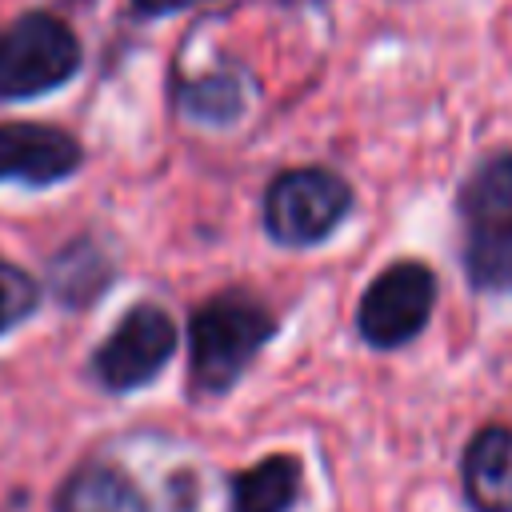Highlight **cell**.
<instances>
[{
	"mask_svg": "<svg viewBox=\"0 0 512 512\" xmlns=\"http://www.w3.org/2000/svg\"><path fill=\"white\" fill-rule=\"evenodd\" d=\"M300 500V460L264 456L232 476V512H288Z\"/></svg>",
	"mask_w": 512,
	"mask_h": 512,
	"instance_id": "cell-9",
	"label": "cell"
},
{
	"mask_svg": "<svg viewBox=\"0 0 512 512\" xmlns=\"http://www.w3.org/2000/svg\"><path fill=\"white\" fill-rule=\"evenodd\" d=\"M460 480L476 512H512V428H480L464 448Z\"/></svg>",
	"mask_w": 512,
	"mask_h": 512,
	"instance_id": "cell-7",
	"label": "cell"
},
{
	"mask_svg": "<svg viewBox=\"0 0 512 512\" xmlns=\"http://www.w3.org/2000/svg\"><path fill=\"white\" fill-rule=\"evenodd\" d=\"M80 168V144L52 124H0V180L56 184Z\"/></svg>",
	"mask_w": 512,
	"mask_h": 512,
	"instance_id": "cell-6",
	"label": "cell"
},
{
	"mask_svg": "<svg viewBox=\"0 0 512 512\" xmlns=\"http://www.w3.org/2000/svg\"><path fill=\"white\" fill-rule=\"evenodd\" d=\"M76 68H80V40L56 16L28 12L0 32V100H28L52 92Z\"/></svg>",
	"mask_w": 512,
	"mask_h": 512,
	"instance_id": "cell-2",
	"label": "cell"
},
{
	"mask_svg": "<svg viewBox=\"0 0 512 512\" xmlns=\"http://www.w3.org/2000/svg\"><path fill=\"white\" fill-rule=\"evenodd\" d=\"M56 512H148V500L124 472L92 464L64 480Z\"/></svg>",
	"mask_w": 512,
	"mask_h": 512,
	"instance_id": "cell-10",
	"label": "cell"
},
{
	"mask_svg": "<svg viewBox=\"0 0 512 512\" xmlns=\"http://www.w3.org/2000/svg\"><path fill=\"white\" fill-rule=\"evenodd\" d=\"M176 352V324L164 308L156 304H136L120 316V324L104 336V344L96 348V376L104 388L112 392H132L140 384H148L168 356Z\"/></svg>",
	"mask_w": 512,
	"mask_h": 512,
	"instance_id": "cell-5",
	"label": "cell"
},
{
	"mask_svg": "<svg viewBox=\"0 0 512 512\" xmlns=\"http://www.w3.org/2000/svg\"><path fill=\"white\" fill-rule=\"evenodd\" d=\"M352 208V188L324 168H292L264 196V228L280 244H320Z\"/></svg>",
	"mask_w": 512,
	"mask_h": 512,
	"instance_id": "cell-3",
	"label": "cell"
},
{
	"mask_svg": "<svg viewBox=\"0 0 512 512\" xmlns=\"http://www.w3.org/2000/svg\"><path fill=\"white\" fill-rule=\"evenodd\" d=\"M188 4H200V0H132V8L140 16H160V12H172V8H188Z\"/></svg>",
	"mask_w": 512,
	"mask_h": 512,
	"instance_id": "cell-15",
	"label": "cell"
},
{
	"mask_svg": "<svg viewBox=\"0 0 512 512\" xmlns=\"http://www.w3.org/2000/svg\"><path fill=\"white\" fill-rule=\"evenodd\" d=\"M272 312L240 292L212 296L192 312L188 348H192V380L200 392H228L256 352L272 336Z\"/></svg>",
	"mask_w": 512,
	"mask_h": 512,
	"instance_id": "cell-1",
	"label": "cell"
},
{
	"mask_svg": "<svg viewBox=\"0 0 512 512\" xmlns=\"http://www.w3.org/2000/svg\"><path fill=\"white\" fill-rule=\"evenodd\" d=\"M488 212H512V152L492 156L476 168V176L460 192V216H488Z\"/></svg>",
	"mask_w": 512,
	"mask_h": 512,
	"instance_id": "cell-13",
	"label": "cell"
},
{
	"mask_svg": "<svg viewBox=\"0 0 512 512\" xmlns=\"http://www.w3.org/2000/svg\"><path fill=\"white\" fill-rule=\"evenodd\" d=\"M432 304H436V276L420 260L388 264L360 300V312H356L360 340L372 348L408 344L428 324Z\"/></svg>",
	"mask_w": 512,
	"mask_h": 512,
	"instance_id": "cell-4",
	"label": "cell"
},
{
	"mask_svg": "<svg viewBox=\"0 0 512 512\" xmlns=\"http://www.w3.org/2000/svg\"><path fill=\"white\" fill-rule=\"evenodd\" d=\"M464 224V264L472 284L484 292H512V212H488Z\"/></svg>",
	"mask_w": 512,
	"mask_h": 512,
	"instance_id": "cell-8",
	"label": "cell"
},
{
	"mask_svg": "<svg viewBox=\"0 0 512 512\" xmlns=\"http://www.w3.org/2000/svg\"><path fill=\"white\" fill-rule=\"evenodd\" d=\"M104 284H108V264H104V256H100L92 244H72L68 252L56 256L52 288H56L72 308L84 304V300H92Z\"/></svg>",
	"mask_w": 512,
	"mask_h": 512,
	"instance_id": "cell-11",
	"label": "cell"
},
{
	"mask_svg": "<svg viewBox=\"0 0 512 512\" xmlns=\"http://www.w3.org/2000/svg\"><path fill=\"white\" fill-rule=\"evenodd\" d=\"M36 300H40L36 280L24 268L0 260V336L8 328H16L20 320H28L36 312Z\"/></svg>",
	"mask_w": 512,
	"mask_h": 512,
	"instance_id": "cell-14",
	"label": "cell"
},
{
	"mask_svg": "<svg viewBox=\"0 0 512 512\" xmlns=\"http://www.w3.org/2000/svg\"><path fill=\"white\" fill-rule=\"evenodd\" d=\"M180 108L192 120L228 124L244 108V88H240L236 76H200V80H192V84L180 88Z\"/></svg>",
	"mask_w": 512,
	"mask_h": 512,
	"instance_id": "cell-12",
	"label": "cell"
}]
</instances>
